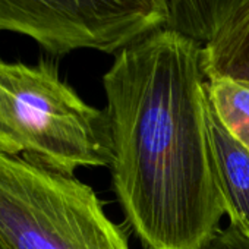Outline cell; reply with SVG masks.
I'll return each instance as SVG.
<instances>
[{
    "instance_id": "obj_1",
    "label": "cell",
    "mask_w": 249,
    "mask_h": 249,
    "mask_svg": "<svg viewBox=\"0 0 249 249\" xmlns=\"http://www.w3.org/2000/svg\"><path fill=\"white\" fill-rule=\"evenodd\" d=\"M113 191L144 249H196L226 214L208 134L202 44L160 28L103 76Z\"/></svg>"
},
{
    "instance_id": "obj_2",
    "label": "cell",
    "mask_w": 249,
    "mask_h": 249,
    "mask_svg": "<svg viewBox=\"0 0 249 249\" xmlns=\"http://www.w3.org/2000/svg\"><path fill=\"white\" fill-rule=\"evenodd\" d=\"M0 151L71 178L108 167L107 113L87 104L50 62L0 60Z\"/></svg>"
},
{
    "instance_id": "obj_3",
    "label": "cell",
    "mask_w": 249,
    "mask_h": 249,
    "mask_svg": "<svg viewBox=\"0 0 249 249\" xmlns=\"http://www.w3.org/2000/svg\"><path fill=\"white\" fill-rule=\"evenodd\" d=\"M0 249H131L91 186L0 151Z\"/></svg>"
},
{
    "instance_id": "obj_4",
    "label": "cell",
    "mask_w": 249,
    "mask_h": 249,
    "mask_svg": "<svg viewBox=\"0 0 249 249\" xmlns=\"http://www.w3.org/2000/svg\"><path fill=\"white\" fill-rule=\"evenodd\" d=\"M167 19V0H0V31L27 36L54 56L116 54Z\"/></svg>"
},
{
    "instance_id": "obj_5",
    "label": "cell",
    "mask_w": 249,
    "mask_h": 249,
    "mask_svg": "<svg viewBox=\"0 0 249 249\" xmlns=\"http://www.w3.org/2000/svg\"><path fill=\"white\" fill-rule=\"evenodd\" d=\"M208 134L229 224L249 237V150L236 141L208 108Z\"/></svg>"
},
{
    "instance_id": "obj_6",
    "label": "cell",
    "mask_w": 249,
    "mask_h": 249,
    "mask_svg": "<svg viewBox=\"0 0 249 249\" xmlns=\"http://www.w3.org/2000/svg\"><path fill=\"white\" fill-rule=\"evenodd\" d=\"M202 69L207 81L249 87V0H240L202 44Z\"/></svg>"
},
{
    "instance_id": "obj_7",
    "label": "cell",
    "mask_w": 249,
    "mask_h": 249,
    "mask_svg": "<svg viewBox=\"0 0 249 249\" xmlns=\"http://www.w3.org/2000/svg\"><path fill=\"white\" fill-rule=\"evenodd\" d=\"M240 0H167V30L204 44Z\"/></svg>"
},
{
    "instance_id": "obj_8",
    "label": "cell",
    "mask_w": 249,
    "mask_h": 249,
    "mask_svg": "<svg viewBox=\"0 0 249 249\" xmlns=\"http://www.w3.org/2000/svg\"><path fill=\"white\" fill-rule=\"evenodd\" d=\"M207 94L226 131L249 150V87L227 79H210Z\"/></svg>"
},
{
    "instance_id": "obj_9",
    "label": "cell",
    "mask_w": 249,
    "mask_h": 249,
    "mask_svg": "<svg viewBox=\"0 0 249 249\" xmlns=\"http://www.w3.org/2000/svg\"><path fill=\"white\" fill-rule=\"evenodd\" d=\"M196 249H249V237L229 224L215 230Z\"/></svg>"
}]
</instances>
